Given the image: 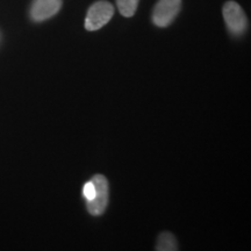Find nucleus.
Returning a JSON list of instances; mask_svg holds the SVG:
<instances>
[{"label":"nucleus","mask_w":251,"mask_h":251,"mask_svg":"<svg viewBox=\"0 0 251 251\" xmlns=\"http://www.w3.org/2000/svg\"><path fill=\"white\" fill-rule=\"evenodd\" d=\"M114 15V6L111 2L100 0L91 5L86 14L85 28L89 31L98 30L107 25Z\"/></svg>","instance_id":"1"},{"label":"nucleus","mask_w":251,"mask_h":251,"mask_svg":"<svg viewBox=\"0 0 251 251\" xmlns=\"http://www.w3.org/2000/svg\"><path fill=\"white\" fill-rule=\"evenodd\" d=\"M226 26L234 36H241L248 28V19L244 11L237 2L227 1L222 9Z\"/></svg>","instance_id":"2"},{"label":"nucleus","mask_w":251,"mask_h":251,"mask_svg":"<svg viewBox=\"0 0 251 251\" xmlns=\"http://www.w3.org/2000/svg\"><path fill=\"white\" fill-rule=\"evenodd\" d=\"M94 185V198L86 202L87 211L91 215H101L108 205V180L102 175H96L91 179Z\"/></svg>","instance_id":"3"},{"label":"nucleus","mask_w":251,"mask_h":251,"mask_svg":"<svg viewBox=\"0 0 251 251\" xmlns=\"http://www.w3.org/2000/svg\"><path fill=\"white\" fill-rule=\"evenodd\" d=\"M181 9V0H158L152 11V23L157 27H168Z\"/></svg>","instance_id":"4"},{"label":"nucleus","mask_w":251,"mask_h":251,"mask_svg":"<svg viewBox=\"0 0 251 251\" xmlns=\"http://www.w3.org/2000/svg\"><path fill=\"white\" fill-rule=\"evenodd\" d=\"M62 8V0H34L30 6V18L35 23H42L52 18Z\"/></svg>","instance_id":"5"},{"label":"nucleus","mask_w":251,"mask_h":251,"mask_svg":"<svg viewBox=\"0 0 251 251\" xmlns=\"http://www.w3.org/2000/svg\"><path fill=\"white\" fill-rule=\"evenodd\" d=\"M157 251H176L178 250V244L176 237L171 233H162L159 235L156 244Z\"/></svg>","instance_id":"6"},{"label":"nucleus","mask_w":251,"mask_h":251,"mask_svg":"<svg viewBox=\"0 0 251 251\" xmlns=\"http://www.w3.org/2000/svg\"><path fill=\"white\" fill-rule=\"evenodd\" d=\"M140 0H117V6L121 15L126 18L133 17L137 9Z\"/></svg>","instance_id":"7"},{"label":"nucleus","mask_w":251,"mask_h":251,"mask_svg":"<svg viewBox=\"0 0 251 251\" xmlns=\"http://www.w3.org/2000/svg\"><path fill=\"white\" fill-rule=\"evenodd\" d=\"M94 193H96V191H94V185L92 181H87V183L84 185L83 187V196L85 198L86 202L87 201H91V200L94 198Z\"/></svg>","instance_id":"8"}]
</instances>
